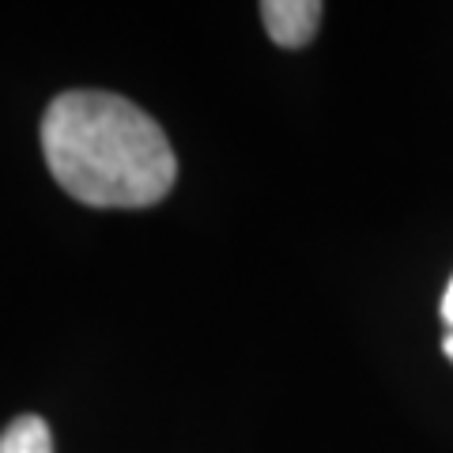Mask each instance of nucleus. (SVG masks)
Instances as JSON below:
<instances>
[{
  "label": "nucleus",
  "instance_id": "obj_4",
  "mask_svg": "<svg viewBox=\"0 0 453 453\" xmlns=\"http://www.w3.org/2000/svg\"><path fill=\"white\" fill-rule=\"evenodd\" d=\"M442 321H446V344H442V351H446V359L453 363V280H449V288H446V295H442Z\"/></svg>",
  "mask_w": 453,
  "mask_h": 453
},
{
  "label": "nucleus",
  "instance_id": "obj_1",
  "mask_svg": "<svg viewBox=\"0 0 453 453\" xmlns=\"http://www.w3.org/2000/svg\"><path fill=\"white\" fill-rule=\"evenodd\" d=\"M42 155L88 208H151L174 189L178 155L163 125L110 91H65L42 118Z\"/></svg>",
  "mask_w": 453,
  "mask_h": 453
},
{
  "label": "nucleus",
  "instance_id": "obj_2",
  "mask_svg": "<svg viewBox=\"0 0 453 453\" xmlns=\"http://www.w3.org/2000/svg\"><path fill=\"white\" fill-rule=\"evenodd\" d=\"M321 16L325 4H318V0H265L261 4L265 31L283 50H303L318 35Z\"/></svg>",
  "mask_w": 453,
  "mask_h": 453
},
{
  "label": "nucleus",
  "instance_id": "obj_3",
  "mask_svg": "<svg viewBox=\"0 0 453 453\" xmlns=\"http://www.w3.org/2000/svg\"><path fill=\"white\" fill-rule=\"evenodd\" d=\"M0 453H53L50 423L42 416H19L0 431Z\"/></svg>",
  "mask_w": 453,
  "mask_h": 453
}]
</instances>
